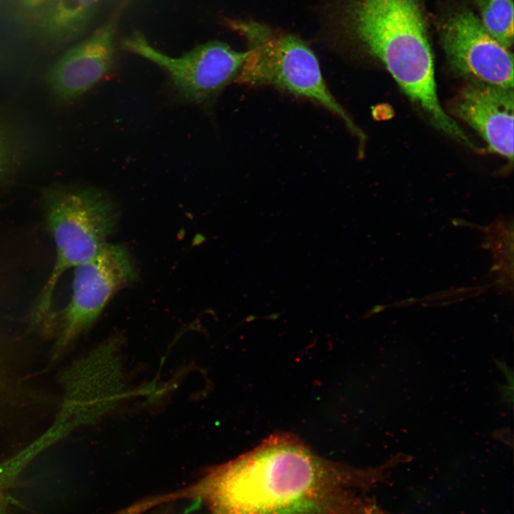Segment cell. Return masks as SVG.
Wrapping results in <instances>:
<instances>
[{
  "instance_id": "1",
  "label": "cell",
  "mask_w": 514,
  "mask_h": 514,
  "mask_svg": "<svg viewBox=\"0 0 514 514\" xmlns=\"http://www.w3.org/2000/svg\"><path fill=\"white\" fill-rule=\"evenodd\" d=\"M353 470L276 434L211 470L201 483L211 514H351Z\"/></svg>"
},
{
  "instance_id": "2",
  "label": "cell",
  "mask_w": 514,
  "mask_h": 514,
  "mask_svg": "<svg viewBox=\"0 0 514 514\" xmlns=\"http://www.w3.org/2000/svg\"><path fill=\"white\" fill-rule=\"evenodd\" d=\"M333 23L381 61L437 128L462 143L469 138L438 99L432 51L419 0H339Z\"/></svg>"
},
{
  "instance_id": "3",
  "label": "cell",
  "mask_w": 514,
  "mask_h": 514,
  "mask_svg": "<svg viewBox=\"0 0 514 514\" xmlns=\"http://www.w3.org/2000/svg\"><path fill=\"white\" fill-rule=\"evenodd\" d=\"M225 24L247 41L248 49L236 79L247 85H269L310 99L340 117L361 135L328 89L318 61L299 37L253 20L226 19Z\"/></svg>"
},
{
  "instance_id": "4",
  "label": "cell",
  "mask_w": 514,
  "mask_h": 514,
  "mask_svg": "<svg viewBox=\"0 0 514 514\" xmlns=\"http://www.w3.org/2000/svg\"><path fill=\"white\" fill-rule=\"evenodd\" d=\"M43 200L46 223L56 248V260L36 301V322L49 314L61 276L98 253L106 243L116 220L111 201L95 188L55 185L44 190Z\"/></svg>"
},
{
  "instance_id": "5",
  "label": "cell",
  "mask_w": 514,
  "mask_h": 514,
  "mask_svg": "<svg viewBox=\"0 0 514 514\" xmlns=\"http://www.w3.org/2000/svg\"><path fill=\"white\" fill-rule=\"evenodd\" d=\"M121 48L158 66L183 99L198 104L211 103L236 79L247 56V51H238L223 42L213 41L173 57L153 47L138 31L123 40Z\"/></svg>"
},
{
  "instance_id": "6",
  "label": "cell",
  "mask_w": 514,
  "mask_h": 514,
  "mask_svg": "<svg viewBox=\"0 0 514 514\" xmlns=\"http://www.w3.org/2000/svg\"><path fill=\"white\" fill-rule=\"evenodd\" d=\"M74 268L71 296L52 360L93 325L117 291L136 277L129 253L120 245L106 243L94 257Z\"/></svg>"
},
{
  "instance_id": "7",
  "label": "cell",
  "mask_w": 514,
  "mask_h": 514,
  "mask_svg": "<svg viewBox=\"0 0 514 514\" xmlns=\"http://www.w3.org/2000/svg\"><path fill=\"white\" fill-rule=\"evenodd\" d=\"M439 30L445 56L455 72L472 81L513 89L512 53L472 11L462 9L452 13Z\"/></svg>"
},
{
  "instance_id": "8",
  "label": "cell",
  "mask_w": 514,
  "mask_h": 514,
  "mask_svg": "<svg viewBox=\"0 0 514 514\" xmlns=\"http://www.w3.org/2000/svg\"><path fill=\"white\" fill-rule=\"evenodd\" d=\"M121 340L112 337L79 361L64 377L63 417L87 423L113 409L126 394L122 388Z\"/></svg>"
},
{
  "instance_id": "9",
  "label": "cell",
  "mask_w": 514,
  "mask_h": 514,
  "mask_svg": "<svg viewBox=\"0 0 514 514\" xmlns=\"http://www.w3.org/2000/svg\"><path fill=\"white\" fill-rule=\"evenodd\" d=\"M118 18L114 16L64 53L49 69L46 84L59 101L81 96L112 69Z\"/></svg>"
},
{
  "instance_id": "10",
  "label": "cell",
  "mask_w": 514,
  "mask_h": 514,
  "mask_svg": "<svg viewBox=\"0 0 514 514\" xmlns=\"http://www.w3.org/2000/svg\"><path fill=\"white\" fill-rule=\"evenodd\" d=\"M457 116L477 131L495 153L513 159V91L471 81L453 102Z\"/></svg>"
},
{
  "instance_id": "11",
  "label": "cell",
  "mask_w": 514,
  "mask_h": 514,
  "mask_svg": "<svg viewBox=\"0 0 514 514\" xmlns=\"http://www.w3.org/2000/svg\"><path fill=\"white\" fill-rule=\"evenodd\" d=\"M101 0H51L41 25L48 37L61 42L81 34L95 14Z\"/></svg>"
},
{
  "instance_id": "12",
  "label": "cell",
  "mask_w": 514,
  "mask_h": 514,
  "mask_svg": "<svg viewBox=\"0 0 514 514\" xmlns=\"http://www.w3.org/2000/svg\"><path fill=\"white\" fill-rule=\"evenodd\" d=\"M475 3L485 30L509 49L513 44V0H475Z\"/></svg>"
},
{
  "instance_id": "13",
  "label": "cell",
  "mask_w": 514,
  "mask_h": 514,
  "mask_svg": "<svg viewBox=\"0 0 514 514\" xmlns=\"http://www.w3.org/2000/svg\"><path fill=\"white\" fill-rule=\"evenodd\" d=\"M19 152L11 134L0 121V181L9 176L18 164Z\"/></svg>"
},
{
  "instance_id": "14",
  "label": "cell",
  "mask_w": 514,
  "mask_h": 514,
  "mask_svg": "<svg viewBox=\"0 0 514 514\" xmlns=\"http://www.w3.org/2000/svg\"><path fill=\"white\" fill-rule=\"evenodd\" d=\"M51 0H19L20 5L26 10H36Z\"/></svg>"
},
{
  "instance_id": "15",
  "label": "cell",
  "mask_w": 514,
  "mask_h": 514,
  "mask_svg": "<svg viewBox=\"0 0 514 514\" xmlns=\"http://www.w3.org/2000/svg\"><path fill=\"white\" fill-rule=\"evenodd\" d=\"M4 496L2 491V486L0 484V514H4Z\"/></svg>"
},
{
  "instance_id": "16",
  "label": "cell",
  "mask_w": 514,
  "mask_h": 514,
  "mask_svg": "<svg viewBox=\"0 0 514 514\" xmlns=\"http://www.w3.org/2000/svg\"><path fill=\"white\" fill-rule=\"evenodd\" d=\"M1 368H2V367H1V361H0V394H1V393L3 391V389H4V388H2V386H3L4 384H3V382H2L3 378L1 377V373H2V372H1V371H1Z\"/></svg>"
}]
</instances>
